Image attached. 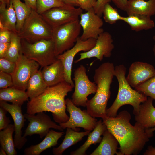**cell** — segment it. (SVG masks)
I'll return each mask as SVG.
<instances>
[{
    "label": "cell",
    "instance_id": "cell-1",
    "mask_svg": "<svg viewBox=\"0 0 155 155\" xmlns=\"http://www.w3.org/2000/svg\"><path fill=\"white\" fill-rule=\"evenodd\" d=\"M131 115L123 110L115 117L107 116L102 119L107 129L118 141L122 155H137L154 135L155 127L145 128L136 122L130 123Z\"/></svg>",
    "mask_w": 155,
    "mask_h": 155
},
{
    "label": "cell",
    "instance_id": "cell-2",
    "mask_svg": "<svg viewBox=\"0 0 155 155\" xmlns=\"http://www.w3.org/2000/svg\"><path fill=\"white\" fill-rule=\"evenodd\" d=\"M73 88L65 81L48 86L41 94L28 101L26 113L34 115L39 112H50L55 122L59 124L66 122L69 117L66 112L65 97Z\"/></svg>",
    "mask_w": 155,
    "mask_h": 155
},
{
    "label": "cell",
    "instance_id": "cell-3",
    "mask_svg": "<svg viewBox=\"0 0 155 155\" xmlns=\"http://www.w3.org/2000/svg\"><path fill=\"white\" fill-rule=\"evenodd\" d=\"M115 67L109 62L101 64L95 71L93 76L97 88L95 95L87 101L88 113L94 117L102 119L107 116L106 107L111 95L110 87L115 76Z\"/></svg>",
    "mask_w": 155,
    "mask_h": 155
},
{
    "label": "cell",
    "instance_id": "cell-4",
    "mask_svg": "<svg viewBox=\"0 0 155 155\" xmlns=\"http://www.w3.org/2000/svg\"><path fill=\"white\" fill-rule=\"evenodd\" d=\"M126 68L123 64L115 67V76L118 81L119 88L116 99L112 105L106 109L108 117H115L118 109L123 106L129 104L133 108L134 114L138 113L140 104L147 99V97L135 90L133 89L125 76Z\"/></svg>",
    "mask_w": 155,
    "mask_h": 155
},
{
    "label": "cell",
    "instance_id": "cell-5",
    "mask_svg": "<svg viewBox=\"0 0 155 155\" xmlns=\"http://www.w3.org/2000/svg\"><path fill=\"white\" fill-rule=\"evenodd\" d=\"M20 51L27 58L38 63L42 67L56 61L54 43L51 39L42 40L34 43L21 39Z\"/></svg>",
    "mask_w": 155,
    "mask_h": 155
},
{
    "label": "cell",
    "instance_id": "cell-6",
    "mask_svg": "<svg viewBox=\"0 0 155 155\" xmlns=\"http://www.w3.org/2000/svg\"><path fill=\"white\" fill-rule=\"evenodd\" d=\"M53 30L42 15L32 9L17 34L21 39L33 43L42 40L51 39Z\"/></svg>",
    "mask_w": 155,
    "mask_h": 155
},
{
    "label": "cell",
    "instance_id": "cell-7",
    "mask_svg": "<svg viewBox=\"0 0 155 155\" xmlns=\"http://www.w3.org/2000/svg\"><path fill=\"white\" fill-rule=\"evenodd\" d=\"M79 21L78 19L53 29L51 39L57 56L75 44L79 37L81 27Z\"/></svg>",
    "mask_w": 155,
    "mask_h": 155
},
{
    "label": "cell",
    "instance_id": "cell-8",
    "mask_svg": "<svg viewBox=\"0 0 155 155\" xmlns=\"http://www.w3.org/2000/svg\"><path fill=\"white\" fill-rule=\"evenodd\" d=\"M74 77L75 88L71 100L77 106L86 107L88 96L96 92V84L89 80L86 74V69L83 65H80L75 70Z\"/></svg>",
    "mask_w": 155,
    "mask_h": 155
},
{
    "label": "cell",
    "instance_id": "cell-9",
    "mask_svg": "<svg viewBox=\"0 0 155 155\" xmlns=\"http://www.w3.org/2000/svg\"><path fill=\"white\" fill-rule=\"evenodd\" d=\"M67 110L69 114L68 120L65 123L59 124L64 129L67 128L78 131L76 127H80L86 131L93 130L96 125L97 120L92 116L87 110H81L72 102L71 99L65 100Z\"/></svg>",
    "mask_w": 155,
    "mask_h": 155
},
{
    "label": "cell",
    "instance_id": "cell-10",
    "mask_svg": "<svg viewBox=\"0 0 155 155\" xmlns=\"http://www.w3.org/2000/svg\"><path fill=\"white\" fill-rule=\"evenodd\" d=\"M36 115L26 113L24 117L29 123L25 131L23 137L31 136L34 134H38L40 138L45 137L49 133L50 128L63 131L64 130L60 125L52 121L50 117L44 112H39Z\"/></svg>",
    "mask_w": 155,
    "mask_h": 155
},
{
    "label": "cell",
    "instance_id": "cell-11",
    "mask_svg": "<svg viewBox=\"0 0 155 155\" xmlns=\"http://www.w3.org/2000/svg\"><path fill=\"white\" fill-rule=\"evenodd\" d=\"M15 68L12 75L13 87L25 91L29 81L40 66L36 61L28 59L20 51L16 63Z\"/></svg>",
    "mask_w": 155,
    "mask_h": 155
},
{
    "label": "cell",
    "instance_id": "cell-12",
    "mask_svg": "<svg viewBox=\"0 0 155 155\" xmlns=\"http://www.w3.org/2000/svg\"><path fill=\"white\" fill-rule=\"evenodd\" d=\"M83 10L80 7L65 5L54 7L41 15L53 29L79 19Z\"/></svg>",
    "mask_w": 155,
    "mask_h": 155
},
{
    "label": "cell",
    "instance_id": "cell-13",
    "mask_svg": "<svg viewBox=\"0 0 155 155\" xmlns=\"http://www.w3.org/2000/svg\"><path fill=\"white\" fill-rule=\"evenodd\" d=\"M96 39L90 38L85 40L79 37L74 45L71 48L58 55L63 65L65 70V80L73 88L75 84L71 78V73L73 59L75 55L80 51L86 52L92 49L95 46Z\"/></svg>",
    "mask_w": 155,
    "mask_h": 155
},
{
    "label": "cell",
    "instance_id": "cell-14",
    "mask_svg": "<svg viewBox=\"0 0 155 155\" xmlns=\"http://www.w3.org/2000/svg\"><path fill=\"white\" fill-rule=\"evenodd\" d=\"M113 42L111 34L108 32L104 31L96 39L94 46L88 51L80 53V58L75 60L74 63H77L83 59L93 57L96 58L100 61L104 57H110L114 48Z\"/></svg>",
    "mask_w": 155,
    "mask_h": 155
},
{
    "label": "cell",
    "instance_id": "cell-15",
    "mask_svg": "<svg viewBox=\"0 0 155 155\" xmlns=\"http://www.w3.org/2000/svg\"><path fill=\"white\" fill-rule=\"evenodd\" d=\"M79 22L83 29V33L80 37L82 40L90 38L97 39L104 32L102 27L103 22L101 17L94 12L93 8L80 15Z\"/></svg>",
    "mask_w": 155,
    "mask_h": 155
},
{
    "label": "cell",
    "instance_id": "cell-16",
    "mask_svg": "<svg viewBox=\"0 0 155 155\" xmlns=\"http://www.w3.org/2000/svg\"><path fill=\"white\" fill-rule=\"evenodd\" d=\"M0 106L9 113L13 120L15 135L14 143L15 148L20 150L27 141L26 137L22 136V129L26 121L24 115L22 114L21 106L14 104H10L4 101H0Z\"/></svg>",
    "mask_w": 155,
    "mask_h": 155
},
{
    "label": "cell",
    "instance_id": "cell-17",
    "mask_svg": "<svg viewBox=\"0 0 155 155\" xmlns=\"http://www.w3.org/2000/svg\"><path fill=\"white\" fill-rule=\"evenodd\" d=\"M155 75V69L145 62L136 61L131 65L126 80L132 87H136Z\"/></svg>",
    "mask_w": 155,
    "mask_h": 155
},
{
    "label": "cell",
    "instance_id": "cell-18",
    "mask_svg": "<svg viewBox=\"0 0 155 155\" xmlns=\"http://www.w3.org/2000/svg\"><path fill=\"white\" fill-rule=\"evenodd\" d=\"M153 100L148 97L140 104L138 113L134 114L136 122L145 128L155 127V108L153 104Z\"/></svg>",
    "mask_w": 155,
    "mask_h": 155
},
{
    "label": "cell",
    "instance_id": "cell-19",
    "mask_svg": "<svg viewBox=\"0 0 155 155\" xmlns=\"http://www.w3.org/2000/svg\"><path fill=\"white\" fill-rule=\"evenodd\" d=\"M43 79L48 86H54L65 81V70L61 61L57 60L43 67L41 71Z\"/></svg>",
    "mask_w": 155,
    "mask_h": 155
},
{
    "label": "cell",
    "instance_id": "cell-20",
    "mask_svg": "<svg viewBox=\"0 0 155 155\" xmlns=\"http://www.w3.org/2000/svg\"><path fill=\"white\" fill-rule=\"evenodd\" d=\"M64 134L63 132H57L50 129L44 139L40 143L26 148L25 155H39L44 150L56 145L58 141Z\"/></svg>",
    "mask_w": 155,
    "mask_h": 155
},
{
    "label": "cell",
    "instance_id": "cell-21",
    "mask_svg": "<svg viewBox=\"0 0 155 155\" xmlns=\"http://www.w3.org/2000/svg\"><path fill=\"white\" fill-rule=\"evenodd\" d=\"M98 146L90 155H122L117 152L119 142L113 135L107 129Z\"/></svg>",
    "mask_w": 155,
    "mask_h": 155
},
{
    "label": "cell",
    "instance_id": "cell-22",
    "mask_svg": "<svg viewBox=\"0 0 155 155\" xmlns=\"http://www.w3.org/2000/svg\"><path fill=\"white\" fill-rule=\"evenodd\" d=\"M128 16L137 14L151 17L155 15V0H128Z\"/></svg>",
    "mask_w": 155,
    "mask_h": 155
},
{
    "label": "cell",
    "instance_id": "cell-23",
    "mask_svg": "<svg viewBox=\"0 0 155 155\" xmlns=\"http://www.w3.org/2000/svg\"><path fill=\"white\" fill-rule=\"evenodd\" d=\"M102 119L97 121V124L93 131L88 135L87 140L84 143L75 151L70 152L71 155H86V151L92 145L101 142V136L107 129L106 125Z\"/></svg>",
    "mask_w": 155,
    "mask_h": 155
},
{
    "label": "cell",
    "instance_id": "cell-24",
    "mask_svg": "<svg viewBox=\"0 0 155 155\" xmlns=\"http://www.w3.org/2000/svg\"><path fill=\"white\" fill-rule=\"evenodd\" d=\"M121 20L128 24L132 30L136 32L151 29L155 26V23L150 17L145 15L133 14L122 16Z\"/></svg>",
    "mask_w": 155,
    "mask_h": 155
},
{
    "label": "cell",
    "instance_id": "cell-25",
    "mask_svg": "<svg viewBox=\"0 0 155 155\" xmlns=\"http://www.w3.org/2000/svg\"><path fill=\"white\" fill-rule=\"evenodd\" d=\"M90 133L89 131L78 132L71 128H66L64 139L58 147L53 148V154L54 155H62L67 149L81 140L84 136L88 135Z\"/></svg>",
    "mask_w": 155,
    "mask_h": 155
},
{
    "label": "cell",
    "instance_id": "cell-26",
    "mask_svg": "<svg viewBox=\"0 0 155 155\" xmlns=\"http://www.w3.org/2000/svg\"><path fill=\"white\" fill-rule=\"evenodd\" d=\"M0 22L6 29L16 33L17 19L15 11L12 1L10 0L9 4L0 3Z\"/></svg>",
    "mask_w": 155,
    "mask_h": 155
},
{
    "label": "cell",
    "instance_id": "cell-27",
    "mask_svg": "<svg viewBox=\"0 0 155 155\" xmlns=\"http://www.w3.org/2000/svg\"><path fill=\"white\" fill-rule=\"evenodd\" d=\"M28 98L25 91L13 86L0 90V101L22 106L24 102L28 100Z\"/></svg>",
    "mask_w": 155,
    "mask_h": 155
},
{
    "label": "cell",
    "instance_id": "cell-28",
    "mask_svg": "<svg viewBox=\"0 0 155 155\" xmlns=\"http://www.w3.org/2000/svg\"><path fill=\"white\" fill-rule=\"evenodd\" d=\"M48 87L43 78L41 70H38L30 78L26 92L31 100L42 93Z\"/></svg>",
    "mask_w": 155,
    "mask_h": 155
},
{
    "label": "cell",
    "instance_id": "cell-29",
    "mask_svg": "<svg viewBox=\"0 0 155 155\" xmlns=\"http://www.w3.org/2000/svg\"><path fill=\"white\" fill-rule=\"evenodd\" d=\"M15 131L14 124H9L5 129L0 131V144L1 147L7 155H16L13 135Z\"/></svg>",
    "mask_w": 155,
    "mask_h": 155
},
{
    "label": "cell",
    "instance_id": "cell-30",
    "mask_svg": "<svg viewBox=\"0 0 155 155\" xmlns=\"http://www.w3.org/2000/svg\"><path fill=\"white\" fill-rule=\"evenodd\" d=\"M10 0L12 2L16 15V29L18 34L20 31L25 20L30 15L32 9L20 0Z\"/></svg>",
    "mask_w": 155,
    "mask_h": 155
},
{
    "label": "cell",
    "instance_id": "cell-31",
    "mask_svg": "<svg viewBox=\"0 0 155 155\" xmlns=\"http://www.w3.org/2000/svg\"><path fill=\"white\" fill-rule=\"evenodd\" d=\"M21 39L17 33L13 32L9 48L4 58L16 63L20 55Z\"/></svg>",
    "mask_w": 155,
    "mask_h": 155
},
{
    "label": "cell",
    "instance_id": "cell-32",
    "mask_svg": "<svg viewBox=\"0 0 155 155\" xmlns=\"http://www.w3.org/2000/svg\"><path fill=\"white\" fill-rule=\"evenodd\" d=\"M135 88L138 92L155 100V75Z\"/></svg>",
    "mask_w": 155,
    "mask_h": 155
},
{
    "label": "cell",
    "instance_id": "cell-33",
    "mask_svg": "<svg viewBox=\"0 0 155 155\" xmlns=\"http://www.w3.org/2000/svg\"><path fill=\"white\" fill-rule=\"evenodd\" d=\"M65 5L61 0H37L36 11L41 15L52 8Z\"/></svg>",
    "mask_w": 155,
    "mask_h": 155
},
{
    "label": "cell",
    "instance_id": "cell-34",
    "mask_svg": "<svg viewBox=\"0 0 155 155\" xmlns=\"http://www.w3.org/2000/svg\"><path fill=\"white\" fill-rule=\"evenodd\" d=\"M102 15L105 22L111 24H114L117 21L121 20L122 17L117 10L113 7L109 3H107L105 5Z\"/></svg>",
    "mask_w": 155,
    "mask_h": 155
},
{
    "label": "cell",
    "instance_id": "cell-35",
    "mask_svg": "<svg viewBox=\"0 0 155 155\" xmlns=\"http://www.w3.org/2000/svg\"><path fill=\"white\" fill-rule=\"evenodd\" d=\"M16 63L5 58H0V71L12 75L14 70Z\"/></svg>",
    "mask_w": 155,
    "mask_h": 155
},
{
    "label": "cell",
    "instance_id": "cell-36",
    "mask_svg": "<svg viewBox=\"0 0 155 155\" xmlns=\"http://www.w3.org/2000/svg\"><path fill=\"white\" fill-rule=\"evenodd\" d=\"M13 86L11 75L0 71V88L4 89Z\"/></svg>",
    "mask_w": 155,
    "mask_h": 155
},
{
    "label": "cell",
    "instance_id": "cell-37",
    "mask_svg": "<svg viewBox=\"0 0 155 155\" xmlns=\"http://www.w3.org/2000/svg\"><path fill=\"white\" fill-rule=\"evenodd\" d=\"M7 111L3 108H0V131L4 129L9 124L11 121L6 116Z\"/></svg>",
    "mask_w": 155,
    "mask_h": 155
},
{
    "label": "cell",
    "instance_id": "cell-38",
    "mask_svg": "<svg viewBox=\"0 0 155 155\" xmlns=\"http://www.w3.org/2000/svg\"><path fill=\"white\" fill-rule=\"evenodd\" d=\"M79 7L82 10L87 11L93 8L96 5L97 0H78Z\"/></svg>",
    "mask_w": 155,
    "mask_h": 155
},
{
    "label": "cell",
    "instance_id": "cell-39",
    "mask_svg": "<svg viewBox=\"0 0 155 155\" xmlns=\"http://www.w3.org/2000/svg\"><path fill=\"white\" fill-rule=\"evenodd\" d=\"M111 1V0H97L96 5L93 8L95 13L101 17L105 5Z\"/></svg>",
    "mask_w": 155,
    "mask_h": 155
},
{
    "label": "cell",
    "instance_id": "cell-40",
    "mask_svg": "<svg viewBox=\"0 0 155 155\" xmlns=\"http://www.w3.org/2000/svg\"><path fill=\"white\" fill-rule=\"evenodd\" d=\"M13 32L5 29L0 31V43L10 42Z\"/></svg>",
    "mask_w": 155,
    "mask_h": 155
},
{
    "label": "cell",
    "instance_id": "cell-41",
    "mask_svg": "<svg viewBox=\"0 0 155 155\" xmlns=\"http://www.w3.org/2000/svg\"><path fill=\"white\" fill-rule=\"evenodd\" d=\"M128 0H111L116 7L121 10L126 11Z\"/></svg>",
    "mask_w": 155,
    "mask_h": 155
},
{
    "label": "cell",
    "instance_id": "cell-42",
    "mask_svg": "<svg viewBox=\"0 0 155 155\" xmlns=\"http://www.w3.org/2000/svg\"><path fill=\"white\" fill-rule=\"evenodd\" d=\"M10 42L0 43V58L4 57L8 51Z\"/></svg>",
    "mask_w": 155,
    "mask_h": 155
},
{
    "label": "cell",
    "instance_id": "cell-43",
    "mask_svg": "<svg viewBox=\"0 0 155 155\" xmlns=\"http://www.w3.org/2000/svg\"><path fill=\"white\" fill-rule=\"evenodd\" d=\"M25 3L32 9L36 11L37 0H24Z\"/></svg>",
    "mask_w": 155,
    "mask_h": 155
},
{
    "label": "cell",
    "instance_id": "cell-44",
    "mask_svg": "<svg viewBox=\"0 0 155 155\" xmlns=\"http://www.w3.org/2000/svg\"><path fill=\"white\" fill-rule=\"evenodd\" d=\"M65 4L73 7H79L78 0H61Z\"/></svg>",
    "mask_w": 155,
    "mask_h": 155
},
{
    "label": "cell",
    "instance_id": "cell-45",
    "mask_svg": "<svg viewBox=\"0 0 155 155\" xmlns=\"http://www.w3.org/2000/svg\"><path fill=\"white\" fill-rule=\"evenodd\" d=\"M144 155H155V147L152 146H149L144 153Z\"/></svg>",
    "mask_w": 155,
    "mask_h": 155
},
{
    "label": "cell",
    "instance_id": "cell-46",
    "mask_svg": "<svg viewBox=\"0 0 155 155\" xmlns=\"http://www.w3.org/2000/svg\"><path fill=\"white\" fill-rule=\"evenodd\" d=\"M0 155H6L7 154L5 151L1 147L0 149Z\"/></svg>",
    "mask_w": 155,
    "mask_h": 155
},
{
    "label": "cell",
    "instance_id": "cell-47",
    "mask_svg": "<svg viewBox=\"0 0 155 155\" xmlns=\"http://www.w3.org/2000/svg\"><path fill=\"white\" fill-rule=\"evenodd\" d=\"M153 39L155 42V44L152 50L154 53V57L155 58V35L153 36Z\"/></svg>",
    "mask_w": 155,
    "mask_h": 155
},
{
    "label": "cell",
    "instance_id": "cell-48",
    "mask_svg": "<svg viewBox=\"0 0 155 155\" xmlns=\"http://www.w3.org/2000/svg\"><path fill=\"white\" fill-rule=\"evenodd\" d=\"M0 3H5L7 5V0H0Z\"/></svg>",
    "mask_w": 155,
    "mask_h": 155
},
{
    "label": "cell",
    "instance_id": "cell-49",
    "mask_svg": "<svg viewBox=\"0 0 155 155\" xmlns=\"http://www.w3.org/2000/svg\"><path fill=\"white\" fill-rule=\"evenodd\" d=\"M10 1V0H7V3H8L7 5H9Z\"/></svg>",
    "mask_w": 155,
    "mask_h": 155
}]
</instances>
